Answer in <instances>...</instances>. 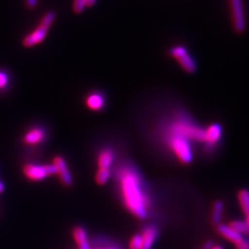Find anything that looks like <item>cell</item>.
Here are the masks:
<instances>
[{
  "label": "cell",
  "mask_w": 249,
  "mask_h": 249,
  "mask_svg": "<svg viewBox=\"0 0 249 249\" xmlns=\"http://www.w3.org/2000/svg\"><path fill=\"white\" fill-rule=\"evenodd\" d=\"M120 191L125 208L139 219H146L151 207L141 175L129 164L121 166L118 173Z\"/></svg>",
  "instance_id": "6da1fadb"
},
{
  "label": "cell",
  "mask_w": 249,
  "mask_h": 249,
  "mask_svg": "<svg viewBox=\"0 0 249 249\" xmlns=\"http://www.w3.org/2000/svg\"><path fill=\"white\" fill-rule=\"evenodd\" d=\"M166 134L184 138L187 141L204 143L205 129L199 127L186 116H178L168 125Z\"/></svg>",
  "instance_id": "7a4b0ae2"
},
{
  "label": "cell",
  "mask_w": 249,
  "mask_h": 249,
  "mask_svg": "<svg viewBox=\"0 0 249 249\" xmlns=\"http://www.w3.org/2000/svg\"><path fill=\"white\" fill-rule=\"evenodd\" d=\"M231 26L233 32L242 35L248 28V13L245 0H227Z\"/></svg>",
  "instance_id": "3957f363"
},
{
  "label": "cell",
  "mask_w": 249,
  "mask_h": 249,
  "mask_svg": "<svg viewBox=\"0 0 249 249\" xmlns=\"http://www.w3.org/2000/svg\"><path fill=\"white\" fill-rule=\"evenodd\" d=\"M166 142L180 161L186 164L192 161L193 151L189 141L178 136L166 134Z\"/></svg>",
  "instance_id": "277c9868"
},
{
  "label": "cell",
  "mask_w": 249,
  "mask_h": 249,
  "mask_svg": "<svg viewBox=\"0 0 249 249\" xmlns=\"http://www.w3.org/2000/svg\"><path fill=\"white\" fill-rule=\"evenodd\" d=\"M169 54L174 57L184 71L188 73L196 71V64L184 45H175L169 49Z\"/></svg>",
  "instance_id": "5b68a950"
},
{
  "label": "cell",
  "mask_w": 249,
  "mask_h": 249,
  "mask_svg": "<svg viewBox=\"0 0 249 249\" xmlns=\"http://www.w3.org/2000/svg\"><path fill=\"white\" fill-rule=\"evenodd\" d=\"M23 174L32 181H41L45 178L56 174V169L53 164L50 165H37L26 164L23 167Z\"/></svg>",
  "instance_id": "8992f818"
},
{
  "label": "cell",
  "mask_w": 249,
  "mask_h": 249,
  "mask_svg": "<svg viewBox=\"0 0 249 249\" xmlns=\"http://www.w3.org/2000/svg\"><path fill=\"white\" fill-rule=\"evenodd\" d=\"M53 164L56 169V174L58 175L63 184L66 187H71L73 184V178L64 158L61 156H55L53 158Z\"/></svg>",
  "instance_id": "52a82bcc"
},
{
  "label": "cell",
  "mask_w": 249,
  "mask_h": 249,
  "mask_svg": "<svg viewBox=\"0 0 249 249\" xmlns=\"http://www.w3.org/2000/svg\"><path fill=\"white\" fill-rule=\"evenodd\" d=\"M49 28L44 26L42 24H39V26L36 28L34 32L29 34L28 36H25L22 40V45L24 47L30 48L35 45L41 44L45 39L47 36Z\"/></svg>",
  "instance_id": "ba28073f"
},
{
  "label": "cell",
  "mask_w": 249,
  "mask_h": 249,
  "mask_svg": "<svg viewBox=\"0 0 249 249\" xmlns=\"http://www.w3.org/2000/svg\"><path fill=\"white\" fill-rule=\"evenodd\" d=\"M222 137V126L219 124H211L205 129V147L211 151Z\"/></svg>",
  "instance_id": "9c48e42d"
},
{
  "label": "cell",
  "mask_w": 249,
  "mask_h": 249,
  "mask_svg": "<svg viewBox=\"0 0 249 249\" xmlns=\"http://www.w3.org/2000/svg\"><path fill=\"white\" fill-rule=\"evenodd\" d=\"M159 231L155 225H147L144 227L142 237V249H151L155 241L158 237Z\"/></svg>",
  "instance_id": "30bf717a"
},
{
  "label": "cell",
  "mask_w": 249,
  "mask_h": 249,
  "mask_svg": "<svg viewBox=\"0 0 249 249\" xmlns=\"http://www.w3.org/2000/svg\"><path fill=\"white\" fill-rule=\"evenodd\" d=\"M217 230L220 234L225 237L227 240L232 242L233 244H237L239 241L242 240L243 236L239 232L233 230L230 225L226 224H219Z\"/></svg>",
  "instance_id": "8fae6325"
},
{
  "label": "cell",
  "mask_w": 249,
  "mask_h": 249,
  "mask_svg": "<svg viewBox=\"0 0 249 249\" xmlns=\"http://www.w3.org/2000/svg\"><path fill=\"white\" fill-rule=\"evenodd\" d=\"M115 159V153L110 149L101 151L98 157L99 169H109Z\"/></svg>",
  "instance_id": "7c38bea8"
},
{
  "label": "cell",
  "mask_w": 249,
  "mask_h": 249,
  "mask_svg": "<svg viewBox=\"0 0 249 249\" xmlns=\"http://www.w3.org/2000/svg\"><path fill=\"white\" fill-rule=\"evenodd\" d=\"M45 138V131L42 128H33L30 131H28L23 141L24 142L30 145H36L41 142Z\"/></svg>",
  "instance_id": "4fadbf2b"
},
{
  "label": "cell",
  "mask_w": 249,
  "mask_h": 249,
  "mask_svg": "<svg viewBox=\"0 0 249 249\" xmlns=\"http://www.w3.org/2000/svg\"><path fill=\"white\" fill-rule=\"evenodd\" d=\"M73 236H74V239L78 244L80 249H91L89 246V241H88L86 231L82 227H80V226L76 227L73 230Z\"/></svg>",
  "instance_id": "5bb4252c"
},
{
  "label": "cell",
  "mask_w": 249,
  "mask_h": 249,
  "mask_svg": "<svg viewBox=\"0 0 249 249\" xmlns=\"http://www.w3.org/2000/svg\"><path fill=\"white\" fill-rule=\"evenodd\" d=\"M104 104H105L104 98L98 93L90 94L86 101L87 107L94 111H98L100 109H102L104 107Z\"/></svg>",
  "instance_id": "9a60e30c"
},
{
  "label": "cell",
  "mask_w": 249,
  "mask_h": 249,
  "mask_svg": "<svg viewBox=\"0 0 249 249\" xmlns=\"http://www.w3.org/2000/svg\"><path fill=\"white\" fill-rule=\"evenodd\" d=\"M238 201L243 213L246 216L249 215V191L248 189H242L239 191Z\"/></svg>",
  "instance_id": "2e32d148"
},
{
  "label": "cell",
  "mask_w": 249,
  "mask_h": 249,
  "mask_svg": "<svg viewBox=\"0 0 249 249\" xmlns=\"http://www.w3.org/2000/svg\"><path fill=\"white\" fill-rule=\"evenodd\" d=\"M223 203L222 201H216L215 204L213 205V216H212V219H213V222L215 224H219L221 220H222V217H223Z\"/></svg>",
  "instance_id": "e0dca14e"
},
{
  "label": "cell",
  "mask_w": 249,
  "mask_h": 249,
  "mask_svg": "<svg viewBox=\"0 0 249 249\" xmlns=\"http://www.w3.org/2000/svg\"><path fill=\"white\" fill-rule=\"evenodd\" d=\"M230 226L233 230L239 232L240 234H248L249 235V225L243 221H233L230 223Z\"/></svg>",
  "instance_id": "ac0fdd59"
},
{
  "label": "cell",
  "mask_w": 249,
  "mask_h": 249,
  "mask_svg": "<svg viewBox=\"0 0 249 249\" xmlns=\"http://www.w3.org/2000/svg\"><path fill=\"white\" fill-rule=\"evenodd\" d=\"M109 178H110V170L99 169L97 174H96V177H95V180H96V183L98 185L103 186L107 183Z\"/></svg>",
  "instance_id": "d6986e66"
},
{
  "label": "cell",
  "mask_w": 249,
  "mask_h": 249,
  "mask_svg": "<svg viewBox=\"0 0 249 249\" xmlns=\"http://www.w3.org/2000/svg\"><path fill=\"white\" fill-rule=\"evenodd\" d=\"M56 18V14L54 11H48L45 16L42 18V20L40 22V24L44 25V26L47 27V28H50L51 25L53 24L54 19Z\"/></svg>",
  "instance_id": "ffe728a7"
},
{
  "label": "cell",
  "mask_w": 249,
  "mask_h": 249,
  "mask_svg": "<svg viewBox=\"0 0 249 249\" xmlns=\"http://www.w3.org/2000/svg\"><path fill=\"white\" fill-rule=\"evenodd\" d=\"M88 7V0H74L73 11L76 14H80Z\"/></svg>",
  "instance_id": "44dd1931"
},
{
  "label": "cell",
  "mask_w": 249,
  "mask_h": 249,
  "mask_svg": "<svg viewBox=\"0 0 249 249\" xmlns=\"http://www.w3.org/2000/svg\"><path fill=\"white\" fill-rule=\"evenodd\" d=\"M130 249H142V234H135L130 240Z\"/></svg>",
  "instance_id": "7402d4cb"
},
{
  "label": "cell",
  "mask_w": 249,
  "mask_h": 249,
  "mask_svg": "<svg viewBox=\"0 0 249 249\" xmlns=\"http://www.w3.org/2000/svg\"><path fill=\"white\" fill-rule=\"evenodd\" d=\"M8 84V76L5 72L0 71V89H4Z\"/></svg>",
  "instance_id": "603a6c76"
},
{
  "label": "cell",
  "mask_w": 249,
  "mask_h": 249,
  "mask_svg": "<svg viewBox=\"0 0 249 249\" xmlns=\"http://www.w3.org/2000/svg\"><path fill=\"white\" fill-rule=\"evenodd\" d=\"M235 247L236 249H249V241L243 237L242 240L235 244Z\"/></svg>",
  "instance_id": "cb8c5ba5"
},
{
  "label": "cell",
  "mask_w": 249,
  "mask_h": 249,
  "mask_svg": "<svg viewBox=\"0 0 249 249\" xmlns=\"http://www.w3.org/2000/svg\"><path fill=\"white\" fill-rule=\"evenodd\" d=\"M39 0H25V5L29 9H33L36 8L38 4Z\"/></svg>",
  "instance_id": "d4e9b609"
},
{
  "label": "cell",
  "mask_w": 249,
  "mask_h": 249,
  "mask_svg": "<svg viewBox=\"0 0 249 249\" xmlns=\"http://www.w3.org/2000/svg\"><path fill=\"white\" fill-rule=\"evenodd\" d=\"M213 246V243L212 242H206L203 247L201 248V249H212Z\"/></svg>",
  "instance_id": "484cf974"
},
{
  "label": "cell",
  "mask_w": 249,
  "mask_h": 249,
  "mask_svg": "<svg viewBox=\"0 0 249 249\" xmlns=\"http://www.w3.org/2000/svg\"><path fill=\"white\" fill-rule=\"evenodd\" d=\"M96 0H88V7H92L95 4Z\"/></svg>",
  "instance_id": "4316f807"
},
{
  "label": "cell",
  "mask_w": 249,
  "mask_h": 249,
  "mask_svg": "<svg viewBox=\"0 0 249 249\" xmlns=\"http://www.w3.org/2000/svg\"><path fill=\"white\" fill-rule=\"evenodd\" d=\"M4 190H5V186H4V184L0 181V193H2Z\"/></svg>",
  "instance_id": "83f0119b"
},
{
  "label": "cell",
  "mask_w": 249,
  "mask_h": 249,
  "mask_svg": "<svg viewBox=\"0 0 249 249\" xmlns=\"http://www.w3.org/2000/svg\"><path fill=\"white\" fill-rule=\"evenodd\" d=\"M117 249L116 248L114 247H109V248H102V249Z\"/></svg>",
  "instance_id": "f1b7e54d"
},
{
  "label": "cell",
  "mask_w": 249,
  "mask_h": 249,
  "mask_svg": "<svg viewBox=\"0 0 249 249\" xmlns=\"http://www.w3.org/2000/svg\"><path fill=\"white\" fill-rule=\"evenodd\" d=\"M212 249H223L222 247H220V246H217V247H213Z\"/></svg>",
  "instance_id": "f546056e"
},
{
  "label": "cell",
  "mask_w": 249,
  "mask_h": 249,
  "mask_svg": "<svg viewBox=\"0 0 249 249\" xmlns=\"http://www.w3.org/2000/svg\"><path fill=\"white\" fill-rule=\"evenodd\" d=\"M246 217H247V219H246V221H245V222L248 223V224H249V215H248V216H246Z\"/></svg>",
  "instance_id": "4dcf8cb0"
}]
</instances>
